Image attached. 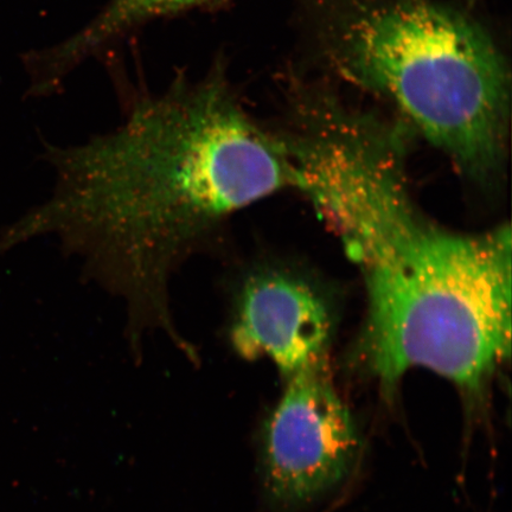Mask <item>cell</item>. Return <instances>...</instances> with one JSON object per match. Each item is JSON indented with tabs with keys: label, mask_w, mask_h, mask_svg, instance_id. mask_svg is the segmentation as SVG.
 Here are the masks:
<instances>
[{
	"label": "cell",
	"mask_w": 512,
	"mask_h": 512,
	"mask_svg": "<svg viewBox=\"0 0 512 512\" xmlns=\"http://www.w3.org/2000/svg\"><path fill=\"white\" fill-rule=\"evenodd\" d=\"M47 155L53 194L4 230L0 252L56 238L124 305L134 344L162 332L189 348L172 311L175 275L194 256L224 252L238 211L293 188L279 137L256 125L217 76L145 100L114 132Z\"/></svg>",
	"instance_id": "6da1fadb"
},
{
	"label": "cell",
	"mask_w": 512,
	"mask_h": 512,
	"mask_svg": "<svg viewBox=\"0 0 512 512\" xmlns=\"http://www.w3.org/2000/svg\"><path fill=\"white\" fill-rule=\"evenodd\" d=\"M326 358L288 377L283 398L267 421V488L278 503L311 501L349 475L360 435L332 386Z\"/></svg>",
	"instance_id": "277c9868"
},
{
	"label": "cell",
	"mask_w": 512,
	"mask_h": 512,
	"mask_svg": "<svg viewBox=\"0 0 512 512\" xmlns=\"http://www.w3.org/2000/svg\"><path fill=\"white\" fill-rule=\"evenodd\" d=\"M223 335L236 354L267 357L286 377L323 360L331 317L322 297L304 281L259 261L234 267L222 279Z\"/></svg>",
	"instance_id": "5b68a950"
},
{
	"label": "cell",
	"mask_w": 512,
	"mask_h": 512,
	"mask_svg": "<svg viewBox=\"0 0 512 512\" xmlns=\"http://www.w3.org/2000/svg\"><path fill=\"white\" fill-rule=\"evenodd\" d=\"M200 2L203 0H111L105 11L86 30L67 43L68 53L81 57L144 19Z\"/></svg>",
	"instance_id": "8992f818"
},
{
	"label": "cell",
	"mask_w": 512,
	"mask_h": 512,
	"mask_svg": "<svg viewBox=\"0 0 512 512\" xmlns=\"http://www.w3.org/2000/svg\"><path fill=\"white\" fill-rule=\"evenodd\" d=\"M281 143L293 188L315 204L360 266L368 311L357 360L390 398L408 370L482 398L511 350V229L440 226L408 190L398 134L335 95L294 96Z\"/></svg>",
	"instance_id": "7a4b0ae2"
},
{
	"label": "cell",
	"mask_w": 512,
	"mask_h": 512,
	"mask_svg": "<svg viewBox=\"0 0 512 512\" xmlns=\"http://www.w3.org/2000/svg\"><path fill=\"white\" fill-rule=\"evenodd\" d=\"M343 79L392 102L458 169H501L510 114L507 62L473 19L434 0H343L320 24Z\"/></svg>",
	"instance_id": "3957f363"
}]
</instances>
